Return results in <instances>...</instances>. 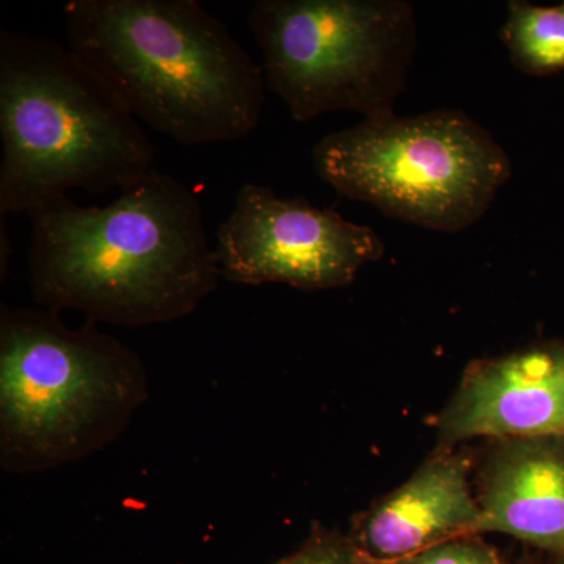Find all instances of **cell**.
<instances>
[{
	"label": "cell",
	"mask_w": 564,
	"mask_h": 564,
	"mask_svg": "<svg viewBox=\"0 0 564 564\" xmlns=\"http://www.w3.org/2000/svg\"><path fill=\"white\" fill-rule=\"evenodd\" d=\"M399 564H502L488 545L470 536L454 538L425 549Z\"/></svg>",
	"instance_id": "cell-13"
},
{
	"label": "cell",
	"mask_w": 564,
	"mask_h": 564,
	"mask_svg": "<svg viewBox=\"0 0 564 564\" xmlns=\"http://www.w3.org/2000/svg\"><path fill=\"white\" fill-rule=\"evenodd\" d=\"M214 248L223 280L278 282L302 291L345 288L386 251L369 226L252 182L237 192Z\"/></svg>",
	"instance_id": "cell-7"
},
{
	"label": "cell",
	"mask_w": 564,
	"mask_h": 564,
	"mask_svg": "<svg viewBox=\"0 0 564 564\" xmlns=\"http://www.w3.org/2000/svg\"><path fill=\"white\" fill-rule=\"evenodd\" d=\"M63 11L68 47L166 139L228 143L261 122L262 66L198 0H70Z\"/></svg>",
	"instance_id": "cell-2"
},
{
	"label": "cell",
	"mask_w": 564,
	"mask_h": 564,
	"mask_svg": "<svg viewBox=\"0 0 564 564\" xmlns=\"http://www.w3.org/2000/svg\"><path fill=\"white\" fill-rule=\"evenodd\" d=\"M250 28L270 90L295 121L395 113L417 50L404 0H259Z\"/></svg>",
	"instance_id": "cell-6"
},
{
	"label": "cell",
	"mask_w": 564,
	"mask_h": 564,
	"mask_svg": "<svg viewBox=\"0 0 564 564\" xmlns=\"http://www.w3.org/2000/svg\"><path fill=\"white\" fill-rule=\"evenodd\" d=\"M530 564H564V554L560 555H551L547 554V558L540 560V562H534Z\"/></svg>",
	"instance_id": "cell-14"
},
{
	"label": "cell",
	"mask_w": 564,
	"mask_h": 564,
	"mask_svg": "<svg viewBox=\"0 0 564 564\" xmlns=\"http://www.w3.org/2000/svg\"><path fill=\"white\" fill-rule=\"evenodd\" d=\"M33 302L139 328L180 321L220 282L196 193L152 170L107 206L54 199L31 215Z\"/></svg>",
	"instance_id": "cell-1"
},
{
	"label": "cell",
	"mask_w": 564,
	"mask_h": 564,
	"mask_svg": "<svg viewBox=\"0 0 564 564\" xmlns=\"http://www.w3.org/2000/svg\"><path fill=\"white\" fill-rule=\"evenodd\" d=\"M278 564H375L351 538L318 530L295 554Z\"/></svg>",
	"instance_id": "cell-12"
},
{
	"label": "cell",
	"mask_w": 564,
	"mask_h": 564,
	"mask_svg": "<svg viewBox=\"0 0 564 564\" xmlns=\"http://www.w3.org/2000/svg\"><path fill=\"white\" fill-rule=\"evenodd\" d=\"M478 533H503L564 554V434L502 440L489 458Z\"/></svg>",
	"instance_id": "cell-9"
},
{
	"label": "cell",
	"mask_w": 564,
	"mask_h": 564,
	"mask_svg": "<svg viewBox=\"0 0 564 564\" xmlns=\"http://www.w3.org/2000/svg\"><path fill=\"white\" fill-rule=\"evenodd\" d=\"M143 359L95 322L58 313H0V463L35 474L79 462L124 433L147 402Z\"/></svg>",
	"instance_id": "cell-4"
},
{
	"label": "cell",
	"mask_w": 564,
	"mask_h": 564,
	"mask_svg": "<svg viewBox=\"0 0 564 564\" xmlns=\"http://www.w3.org/2000/svg\"><path fill=\"white\" fill-rule=\"evenodd\" d=\"M500 39L521 73L538 77L564 73V2L541 7L511 0Z\"/></svg>",
	"instance_id": "cell-11"
},
{
	"label": "cell",
	"mask_w": 564,
	"mask_h": 564,
	"mask_svg": "<svg viewBox=\"0 0 564 564\" xmlns=\"http://www.w3.org/2000/svg\"><path fill=\"white\" fill-rule=\"evenodd\" d=\"M313 162L345 198L448 234L481 220L513 173L499 141L458 109L362 120L323 137Z\"/></svg>",
	"instance_id": "cell-5"
},
{
	"label": "cell",
	"mask_w": 564,
	"mask_h": 564,
	"mask_svg": "<svg viewBox=\"0 0 564 564\" xmlns=\"http://www.w3.org/2000/svg\"><path fill=\"white\" fill-rule=\"evenodd\" d=\"M444 443L564 434V343L474 364L440 419Z\"/></svg>",
	"instance_id": "cell-8"
},
{
	"label": "cell",
	"mask_w": 564,
	"mask_h": 564,
	"mask_svg": "<svg viewBox=\"0 0 564 564\" xmlns=\"http://www.w3.org/2000/svg\"><path fill=\"white\" fill-rule=\"evenodd\" d=\"M480 505L462 456L432 459L367 516L355 544L375 564H399L433 545L477 534Z\"/></svg>",
	"instance_id": "cell-10"
},
{
	"label": "cell",
	"mask_w": 564,
	"mask_h": 564,
	"mask_svg": "<svg viewBox=\"0 0 564 564\" xmlns=\"http://www.w3.org/2000/svg\"><path fill=\"white\" fill-rule=\"evenodd\" d=\"M0 214H28L79 188L132 187L154 165L139 120L101 74L51 39L0 33Z\"/></svg>",
	"instance_id": "cell-3"
}]
</instances>
